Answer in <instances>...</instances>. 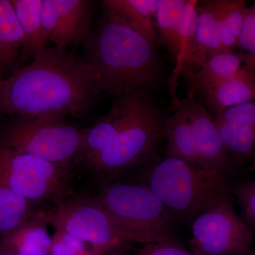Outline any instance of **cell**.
<instances>
[{"label": "cell", "mask_w": 255, "mask_h": 255, "mask_svg": "<svg viewBox=\"0 0 255 255\" xmlns=\"http://www.w3.org/2000/svg\"><path fill=\"white\" fill-rule=\"evenodd\" d=\"M34 56L0 82V113L80 117L91 110L102 92L85 60L55 46Z\"/></svg>", "instance_id": "cell-1"}, {"label": "cell", "mask_w": 255, "mask_h": 255, "mask_svg": "<svg viewBox=\"0 0 255 255\" xmlns=\"http://www.w3.org/2000/svg\"><path fill=\"white\" fill-rule=\"evenodd\" d=\"M164 122L148 92L116 99L108 113L82 129L77 157L90 170L112 181L153 159L164 137Z\"/></svg>", "instance_id": "cell-2"}, {"label": "cell", "mask_w": 255, "mask_h": 255, "mask_svg": "<svg viewBox=\"0 0 255 255\" xmlns=\"http://www.w3.org/2000/svg\"><path fill=\"white\" fill-rule=\"evenodd\" d=\"M104 9L98 27L83 46L85 62L99 90L117 99L158 88L162 73L155 43L132 29L114 10Z\"/></svg>", "instance_id": "cell-3"}, {"label": "cell", "mask_w": 255, "mask_h": 255, "mask_svg": "<svg viewBox=\"0 0 255 255\" xmlns=\"http://www.w3.org/2000/svg\"><path fill=\"white\" fill-rule=\"evenodd\" d=\"M150 162L137 182L145 184L158 197L174 222L193 221L230 198L226 172L172 156Z\"/></svg>", "instance_id": "cell-4"}, {"label": "cell", "mask_w": 255, "mask_h": 255, "mask_svg": "<svg viewBox=\"0 0 255 255\" xmlns=\"http://www.w3.org/2000/svg\"><path fill=\"white\" fill-rule=\"evenodd\" d=\"M97 198L128 243L177 241L175 222L145 184L111 181Z\"/></svg>", "instance_id": "cell-5"}, {"label": "cell", "mask_w": 255, "mask_h": 255, "mask_svg": "<svg viewBox=\"0 0 255 255\" xmlns=\"http://www.w3.org/2000/svg\"><path fill=\"white\" fill-rule=\"evenodd\" d=\"M82 129L55 114L17 117L0 132V146L70 167L81 149Z\"/></svg>", "instance_id": "cell-6"}, {"label": "cell", "mask_w": 255, "mask_h": 255, "mask_svg": "<svg viewBox=\"0 0 255 255\" xmlns=\"http://www.w3.org/2000/svg\"><path fill=\"white\" fill-rule=\"evenodd\" d=\"M55 204L51 209L39 211V215L55 228V231L68 233L102 255L129 243L119 232L97 196H66Z\"/></svg>", "instance_id": "cell-7"}, {"label": "cell", "mask_w": 255, "mask_h": 255, "mask_svg": "<svg viewBox=\"0 0 255 255\" xmlns=\"http://www.w3.org/2000/svg\"><path fill=\"white\" fill-rule=\"evenodd\" d=\"M68 168L0 146V188L31 204L61 200L69 193Z\"/></svg>", "instance_id": "cell-8"}, {"label": "cell", "mask_w": 255, "mask_h": 255, "mask_svg": "<svg viewBox=\"0 0 255 255\" xmlns=\"http://www.w3.org/2000/svg\"><path fill=\"white\" fill-rule=\"evenodd\" d=\"M254 238L228 198L193 220L191 252L194 255H248Z\"/></svg>", "instance_id": "cell-9"}, {"label": "cell", "mask_w": 255, "mask_h": 255, "mask_svg": "<svg viewBox=\"0 0 255 255\" xmlns=\"http://www.w3.org/2000/svg\"><path fill=\"white\" fill-rule=\"evenodd\" d=\"M93 2L87 0H43L42 23L48 41L57 48L84 46L91 36Z\"/></svg>", "instance_id": "cell-10"}, {"label": "cell", "mask_w": 255, "mask_h": 255, "mask_svg": "<svg viewBox=\"0 0 255 255\" xmlns=\"http://www.w3.org/2000/svg\"><path fill=\"white\" fill-rule=\"evenodd\" d=\"M186 98L203 166L226 173L231 164V157L215 125L214 117L194 95L189 93Z\"/></svg>", "instance_id": "cell-11"}, {"label": "cell", "mask_w": 255, "mask_h": 255, "mask_svg": "<svg viewBox=\"0 0 255 255\" xmlns=\"http://www.w3.org/2000/svg\"><path fill=\"white\" fill-rule=\"evenodd\" d=\"M187 0H159L155 18L159 29V40L167 46L175 60V68L169 80V92L172 104L177 103L176 89L178 78L182 73V21Z\"/></svg>", "instance_id": "cell-12"}, {"label": "cell", "mask_w": 255, "mask_h": 255, "mask_svg": "<svg viewBox=\"0 0 255 255\" xmlns=\"http://www.w3.org/2000/svg\"><path fill=\"white\" fill-rule=\"evenodd\" d=\"M173 106V114L164 122L167 155L204 167L194 140V128L187 98L178 101Z\"/></svg>", "instance_id": "cell-13"}, {"label": "cell", "mask_w": 255, "mask_h": 255, "mask_svg": "<svg viewBox=\"0 0 255 255\" xmlns=\"http://www.w3.org/2000/svg\"><path fill=\"white\" fill-rule=\"evenodd\" d=\"M215 116L228 108L255 101V71L248 66L242 68L235 76L201 92Z\"/></svg>", "instance_id": "cell-14"}, {"label": "cell", "mask_w": 255, "mask_h": 255, "mask_svg": "<svg viewBox=\"0 0 255 255\" xmlns=\"http://www.w3.org/2000/svg\"><path fill=\"white\" fill-rule=\"evenodd\" d=\"M39 215L4 235L0 241V249L17 255H50L53 238L50 237Z\"/></svg>", "instance_id": "cell-15"}, {"label": "cell", "mask_w": 255, "mask_h": 255, "mask_svg": "<svg viewBox=\"0 0 255 255\" xmlns=\"http://www.w3.org/2000/svg\"><path fill=\"white\" fill-rule=\"evenodd\" d=\"M196 11L198 15L196 70H199L207 58L226 52L223 50L220 41L219 0L198 1Z\"/></svg>", "instance_id": "cell-16"}, {"label": "cell", "mask_w": 255, "mask_h": 255, "mask_svg": "<svg viewBox=\"0 0 255 255\" xmlns=\"http://www.w3.org/2000/svg\"><path fill=\"white\" fill-rule=\"evenodd\" d=\"M243 61L245 55L231 52L207 58L199 70H183L182 74L191 87L189 93L193 95L196 91L201 92L219 82L232 78L241 70Z\"/></svg>", "instance_id": "cell-17"}, {"label": "cell", "mask_w": 255, "mask_h": 255, "mask_svg": "<svg viewBox=\"0 0 255 255\" xmlns=\"http://www.w3.org/2000/svg\"><path fill=\"white\" fill-rule=\"evenodd\" d=\"M159 0H105L103 7L117 13L132 29L153 43L159 38L154 26Z\"/></svg>", "instance_id": "cell-18"}, {"label": "cell", "mask_w": 255, "mask_h": 255, "mask_svg": "<svg viewBox=\"0 0 255 255\" xmlns=\"http://www.w3.org/2000/svg\"><path fill=\"white\" fill-rule=\"evenodd\" d=\"M26 37L9 0H0V64L13 67Z\"/></svg>", "instance_id": "cell-19"}, {"label": "cell", "mask_w": 255, "mask_h": 255, "mask_svg": "<svg viewBox=\"0 0 255 255\" xmlns=\"http://www.w3.org/2000/svg\"><path fill=\"white\" fill-rule=\"evenodd\" d=\"M21 24L28 50L36 55L47 48L48 37L42 23L43 0H11Z\"/></svg>", "instance_id": "cell-20"}, {"label": "cell", "mask_w": 255, "mask_h": 255, "mask_svg": "<svg viewBox=\"0 0 255 255\" xmlns=\"http://www.w3.org/2000/svg\"><path fill=\"white\" fill-rule=\"evenodd\" d=\"M220 41L226 53L233 52L249 8L242 0H219Z\"/></svg>", "instance_id": "cell-21"}, {"label": "cell", "mask_w": 255, "mask_h": 255, "mask_svg": "<svg viewBox=\"0 0 255 255\" xmlns=\"http://www.w3.org/2000/svg\"><path fill=\"white\" fill-rule=\"evenodd\" d=\"M214 123L230 157L255 160V130L236 127L218 117H214Z\"/></svg>", "instance_id": "cell-22"}, {"label": "cell", "mask_w": 255, "mask_h": 255, "mask_svg": "<svg viewBox=\"0 0 255 255\" xmlns=\"http://www.w3.org/2000/svg\"><path fill=\"white\" fill-rule=\"evenodd\" d=\"M24 198L0 188V235L4 236L22 226L37 212Z\"/></svg>", "instance_id": "cell-23"}, {"label": "cell", "mask_w": 255, "mask_h": 255, "mask_svg": "<svg viewBox=\"0 0 255 255\" xmlns=\"http://www.w3.org/2000/svg\"><path fill=\"white\" fill-rule=\"evenodd\" d=\"M241 206L242 219L255 236V181L230 188Z\"/></svg>", "instance_id": "cell-24"}, {"label": "cell", "mask_w": 255, "mask_h": 255, "mask_svg": "<svg viewBox=\"0 0 255 255\" xmlns=\"http://www.w3.org/2000/svg\"><path fill=\"white\" fill-rule=\"evenodd\" d=\"M215 117L236 127L255 130V101L234 106Z\"/></svg>", "instance_id": "cell-25"}, {"label": "cell", "mask_w": 255, "mask_h": 255, "mask_svg": "<svg viewBox=\"0 0 255 255\" xmlns=\"http://www.w3.org/2000/svg\"><path fill=\"white\" fill-rule=\"evenodd\" d=\"M238 46L248 52V55H245L246 66L255 71V14L252 8L245 18Z\"/></svg>", "instance_id": "cell-26"}, {"label": "cell", "mask_w": 255, "mask_h": 255, "mask_svg": "<svg viewBox=\"0 0 255 255\" xmlns=\"http://www.w3.org/2000/svg\"><path fill=\"white\" fill-rule=\"evenodd\" d=\"M131 255H194L177 241L161 242L143 245Z\"/></svg>", "instance_id": "cell-27"}, {"label": "cell", "mask_w": 255, "mask_h": 255, "mask_svg": "<svg viewBox=\"0 0 255 255\" xmlns=\"http://www.w3.org/2000/svg\"><path fill=\"white\" fill-rule=\"evenodd\" d=\"M50 255H103L97 252L91 251L88 253H80L70 248L66 245L64 244L53 238V242H52V246L50 248Z\"/></svg>", "instance_id": "cell-28"}, {"label": "cell", "mask_w": 255, "mask_h": 255, "mask_svg": "<svg viewBox=\"0 0 255 255\" xmlns=\"http://www.w3.org/2000/svg\"><path fill=\"white\" fill-rule=\"evenodd\" d=\"M130 243L121 245L103 255H131Z\"/></svg>", "instance_id": "cell-29"}, {"label": "cell", "mask_w": 255, "mask_h": 255, "mask_svg": "<svg viewBox=\"0 0 255 255\" xmlns=\"http://www.w3.org/2000/svg\"><path fill=\"white\" fill-rule=\"evenodd\" d=\"M0 255H15V254H14V253H9V252L4 251V250H2V249H0Z\"/></svg>", "instance_id": "cell-30"}, {"label": "cell", "mask_w": 255, "mask_h": 255, "mask_svg": "<svg viewBox=\"0 0 255 255\" xmlns=\"http://www.w3.org/2000/svg\"><path fill=\"white\" fill-rule=\"evenodd\" d=\"M248 255H255V249L252 250Z\"/></svg>", "instance_id": "cell-31"}, {"label": "cell", "mask_w": 255, "mask_h": 255, "mask_svg": "<svg viewBox=\"0 0 255 255\" xmlns=\"http://www.w3.org/2000/svg\"><path fill=\"white\" fill-rule=\"evenodd\" d=\"M252 168H253V169H255V159L253 161V167H252Z\"/></svg>", "instance_id": "cell-32"}, {"label": "cell", "mask_w": 255, "mask_h": 255, "mask_svg": "<svg viewBox=\"0 0 255 255\" xmlns=\"http://www.w3.org/2000/svg\"><path fill=\"white\" fill-rule=\"evenodd\" d=\"M251 8H252V9H253V11H254L255 14V4H254V5H253V6H252V7H251Z\"/></svg>", "instance_id": "cell-33"}, {"label": "cell", "mask_w": 255, "mask_h": 255, "mask_svg": "<svg viewBox=\"0 0 255 255\" xmlns=\"http://www.w3.org/2000/svg\"><path fill=\"white\" fill-rule=\"evenodd\" d=\"M2 78H1V70H0V82H1V81H2Z\"/></svg>", "instance_id": "cell-34"}]
</instances>
